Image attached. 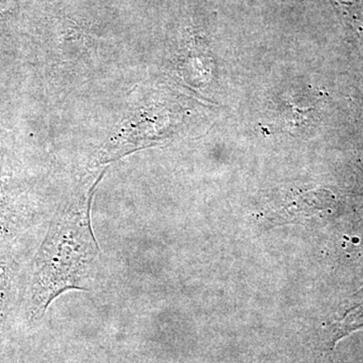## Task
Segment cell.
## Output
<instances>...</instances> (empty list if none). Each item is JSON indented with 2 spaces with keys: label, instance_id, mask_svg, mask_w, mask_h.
<instances>
[{
  "label": "cell",
  "instance_id": "5",
  "mask_svg": "<svg viewBox=\"0 0 363 363\" xmlns=\"http://www.w3.org/2000/svg\"><path fill=\"white\" fill-rule=\"evenodd\" d=\"M337 6L344 18L352 26L363 28V0H338Z\"/></svg>",
  "mask_w": 363,
  "mask_h": 363
},
{
  "label": "cell",
  "instance_id": "4",
  "mask_svg": "<svg viewBox=\"0 0 363 363\" xmlns=\"http://www.w3.org/2000/svg\"><path fill=\"white\" fill-rule=\"evenodd\" d=\"M360 327H363V288L351 298L348 308L342 317L332 326V345Z\"/></svg>",
  "mask_w": 363,
  "mask_h": 363
},
{
  "label": "cell",
  "instance_id": "1",
  "mask_svg": "<svg viewBox=\"0 0 363 363\" xmlns=\"http://www.w3.org/2000/svg\"><path fill=\"white\" fill-rule=\"evenodd\" d=\"M55 215L30 267L23 309L40 320L50 305L68 291H89L100 264V248L91 223L98 182Z\"/></svg>",
  "mask_w": 363,
  "mask_h": 363
},
{
  "label": "cell",
  "instance_id": "3",
  "mask_svg": "<svg viewBox=\"0 0 363 363\" xmlns=\"http://www.w3.org/2000/svg\"><path fill=\"white\" fill-rule=\"evenodd\" d=\"M20 267L13 255L0 250V324L6 321L18 302Z\"/></svg>",
  "mask_w": 363,
  "mask_h": 363
},
{
  "label": "cell",
  "instance_id": "2",
  "mask_svg": "<svg viewBox=\"0 0 363 363\" xmlns=\"http://www.w3.org/2000/svg\"><path fill=\"white\" fill-rule=\"evenodd\" d=\"M33 215L16 202L9 187L6 155L0 157V250H6L32 226Z\"/></svg>",
  "mask_w": 363,
  "mask_h": 363
},
{
  "label": "cell",
  "instance_id": "6",
  "mask_svg": "<svg viewBox=\"0 0 363 363\" xmlns=\"http://www.w3.org/2000/svg\"><path fill=\"white\" fill-rule=\"evenodd\" d=\"M2 130L1 128H0V147H1L2 145V135H1Z\"/></svg>",
  "mask_w": 363,
  "mask_h": 363
}]
</instances>
